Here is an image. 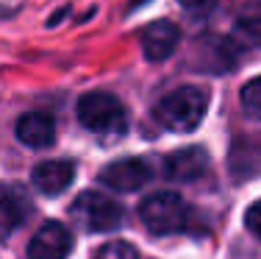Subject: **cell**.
Masks as SVG:
<instances>
[{
	"mask_svg": "<svg viewBox=\"0 0 261 259\" xmlns=\"http://www.w3.org/2000/svg\"><path fill=\"white\" fill-rule=\"evenodd\" d=\"M231 45L242 48V51H261V17H247V20L236 22Z\"/></svg>",
	"mask_w": 261,
	"mask_h": 259,
	"instance_id": "obj_12",
	"label": "cell"
},
{
	"mask_svg": "<svg viewBox=\"0 0 261 259\" xmlns=\"http://www.w3.org/2000/svg\"><path fill=\"white\" fill-rule=\"evenodd\" d=\"M239 103H242V112L253 120H261V76L250 78L239 92Z\"/></svg>",
	"mask_w": 261,
	"mask_h": 259,
	"instance_id": "obj_13",
	"label": "cell"
},
{
	"mask_svg": "<svg viewBox=\"0 0 261 259\" xmlns=\"http://www.w3.org/2000/svg\"><path fill=\"white\" fill-rule=\"evenodd\" d=\"M31 212V201L22 190L6 184L0 190V237H9L17 226H22V220Z\"/></svg>",
	"mask_w": 261,
	"mask_h": 259,
	"instance_id": "obj_11",
	"label": "cell"
},
{
	"mask_svg": "<svg viewBox=\"0 0 261 259\" xmlns=\"http://www.w3.org/2000/svg\"><path fill=\"white\" fill-rule=\"evenodd\" d=\"M72 218L86 231H111L122 223V206L103 193H81L72 203Z\"/></svg>",
	"mask_w": 261,
	"mask_h": 259,
	"instance_id": "obj_4",
	"label": "cell"
},
{
	"mask_svg": "<svg viewBox=\"0 0 261 259\" xmlns=\"http://www.w3.org/2000/svg\"><path fill=\"white\" fill-rule=\"evenodd\" d=\"M208 170V153L203 148H181L170 153L164 162V173L175 181H195Z\"/></svg>",
	"mask_w": 261,
	"mask_h": 259,
	"instance_id": "obj_9",
	"label": "cell"
},
{
	"mask_svg": "<svg viewBox=\"0 0 261 259\" xmlns=\"http://www.w3.org/2000/svg\"><path fill=\"white\" fill-rule=\"evenodd\" d=\"M100 259H136V251L125 243H111L103 248V256Z\"/></svg>",
	"mask_w": 261,
	"mask_h": 259,
	"instance_id": "obj_14",
	"label": "cell"
},
{
	"mask_svg": "<svg viewBox=\"0 0 261 259\" xmlns=\"http://www.w3.org/2000/svg\"><path fill=\"white\" fill-rule=\"evenodd\" d=\"M178 3H181L184 9H189V11H203V9H208L214 0H178Z\"/></svg>",
	"mask_w": 261,
	"mask_h": 259,
	"instance_id": "obj_17",
	"label": "cell"
},
{
	"mask_svg": "<svg viewBox=\"0 0 261 259\" xmlns=\"http://www.w3.org/2000/svg\"><path fill=\"white\" fill-rule=\"evenodd\" d=\"M150 178L153 170L145 159H120L100 170V184L117 190V193H134V190L145 187Z\"/></svg>",
	"mask_w": 261,
	"mask_h": 259,
	"instance_id": "obj_6",
	"label": "cell"
},
{
	"mask_svg": "<svg viewBox=\"0 0 261 259\" xmlns=\"http://www.w3.org/2000/svg\"><path fill=\"white\" fill-rule=\"evenodd\" d=\"M139 218L153 234H175L189 226V206L178 193H156L142 201Z\"/></svg>",
	"mask_w": 261,
	"mask_h": 259,
	"instance_id": "obj_3",
	"label": "cell"
},
{
	"mask_svg": "<svg viewBox=\"0 0 261 259\" xmlns=\"http://www.w3.org/2000/svg\"><path fill=\"white\" fill-rule=\"evenodd\" d=\"M245 226L250 229L253 237H258V240H261V201H256L250 209H247V215H245Z\"/></svg>",
	"mask_w": 261,
	"mask_h": 259,
	"instance_id": "obj_15",
	"label": "cell"
},
{
	"mask_svg": "<svg viewBox=\"0 0 261 259\" xmlns=\"http://www.w3.org/2000/svg\"><path fill=\"white\" fill-rule=\"evenodd\" d=\"M31 178H34V187L39 190L42 195H61L67 187L72 184V178H75V164L67 162V159H47V162L36 164L34 173H31Z\"/></svg>",
	"mask_w": 261,
	"mask_h": 259,
	"instance_id": "obj_8",
	"label": "cell"
},
{
	"mask_svg": "<svg viewBox=\"0 0 261 259\" xmlns=\"http://www.w3.org/2000/svg\"><path fill=\"white\" fill-rule=\"evenodd\" d=\"M178 42H181V31L175 22L170 20H159L153 26H147L142 31V53L147 61H164L175 53Z\"/></svg>",
	"mask_w": 261,
	"mask_h": 259,
	"instance_id": "obj_7",
	"label": "cell"
},
{
	"mask_svg": "<svg viewBox=\"0 0 261 259\" xmlns=\"http://www.w3.org/2000/svg\"><path fill=\"white\" fill-rule=\"evenodd\" d=\"M25 9V0H0V20H11Z\"/></svg>",
	"mask_w": 261,
	"mask_h": 259,
	"instance_id": "obj_16",
	"label": "cell"
},
{
	"mask_svg": "<svg viewBox=\"0 0 261 259\" xmlns=\"http://www.w3.org/2000/svg\"><path fill=\"white\" fill-rule=\"evenodd\" d=\"M17 139L28 148H50L56 139V123L45 112H28L17 123Z\"/></svg>",
	"mask_w": 261,
	"mask_h": 259,
	"instance_id": "obj_10",
	"label": "cell"
},
{
	"mask_svg": "<svg viewBox=\"0 0 261 259\" xmlns=\"http://www.w3.org/2000/svg\"><path fill=\"white\" fill-rule=\"evenodd\" d=\"M78 120L100 137H120L128 128V112L111 92H86L78 101Z\"/></svg>",
	"mask_w": 261,
	"mask_h": 259,
	"instance_id": "obj_2",
	"label": "cell"
},
{
	"mask_svg": "<svg viewBox=\"0 0 261 259\" xmlns=\"http://www.w3.org/2000/svg\"><path fill=\"white\" fill-rule=\"evenodd\" d=\"M206 109H208V92L203 86L186 84V86H178V89L167 92L156 103V112L153 114H156V120L167 131L189 134L203 123Z\"/></svg>",
	"mask_w": 261,
	"mask_h": 259,
	"instance_id": "obj_1",
	"label": "cell"
},
{
	"mask_svg": "<svg viewBox=\"0 0 261 259\" xmlns=\"http://www.w3.org/2000/svg\"><path fill=\"white\" fill-rule=\"evenodd\" d=\"M70 251H72V234L59 220L42 223V229L28 243V259H67Z\"/></svg>",
	"mask_w": 261,
	"mask_h": 259,
	"instance_id": "obj_5",
	"label": "cell"
}]
</instances>
